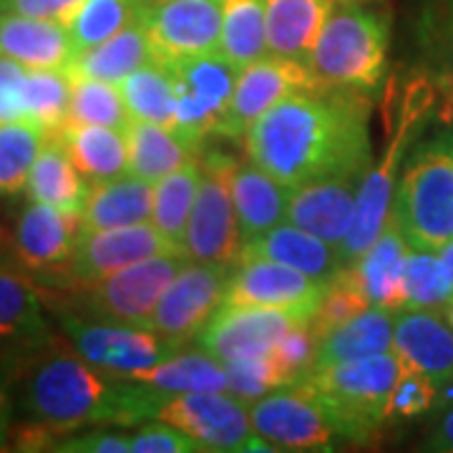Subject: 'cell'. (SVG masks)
Here are the masks:
<instances>
[{"instance_id":"58","label":"cell","mask_w":453,"mask_h":453,"mask_svg":"<svg viewBox=\"0 0 453 453\" xmlns=\"http://www.w3.org/2000/svg\"><path fill=\"white\" fill-rule=\"evenodd\" d=\"M146 3H151V0H146Z\"/></svg>"},{"instance_id":"11","label":"cell","mask_w":453,"mask_h":453,"mask_svg":"<svg viewBox=\"0 0 453 453\" xmlns=\"http://www.w3.org/2000/svg\"><path fill=\"white\" fill-rule=\"evenodd\" d=\"M169 68L177 86L174 131L187 142L202 146L207 136L219 131L229 101L234 96L240 68L232 65L222 50L189 56L169 64Z\"/></svg>"},{"instance_id":"37","label":"cell","mask_w":453,"mask_h":453,"mask_svg":"<svg viewBox=\"0 0 453 453\" xmlns=\"http://www.w3.org/2000/svg\"><path fill=\"white\" fill-rule=\"evenodd\" d=\"M73 76L68 68H28L23 81V121L56 136L68 124Z\"/></svg>"},{"instance_id":"50","label":"cell","mask_w":453,"mask_h":453,"mask_svg":"<svg viewBox=\"0 0 453 453\" xmlns=\"http://www.w3.org/2000/svg\"><path fill=\"white\" fill-rule=\"evenodd\" d=\"M53 451L64 453H131V434H109V431H88L79 436H61Z\"/></svg>"},{"instance_id":"19","label":"cell","mask_w":453,"mask_h":453,"mask_svg":"<svg viewBox=\"0 0 453 453\" xmlns=\"http://www.w3.org/2000/svg\"><path fill=\"white\" fill-rule=\"evenodd\" d=\"M310 318L275 308H252V305H222L199 330L195 345L210 353L219 363L240 357L267 356L285 338L292 325Z\"/></svg>"},{"instance_id":"56","label":"cell","mask_w":453,"mask_h":453,"mask_svg":"<svg viewBox=\"0 0 453 453\" xmlns=\"http://www.w3.org/2000/svg\"><path fill=\"white\" fill-rule=\"evenodd\" d=\"M446 318H449V320H451V325H453V303L449 305V310H446Z\"/></svg>"},{"instance_id":"52","label":"cell","mask_w":453,"mask_h":453,"mask_svg":"<svg viewBox=\"0 0 453 453\" xmlns=\"http://www.w3.org/2000/svg\"><path fill=\"white\" fill-rule=\"evenodd\" d=\"M428 451L453 453V405L446 408V413L441 416V421L436 423V428L431 431V436L426 441Z\"/></svg>"},{"instance_id":"38","label":"cell","mask_w":453,"mask_h":453,"mask_svg":"<svg viewBox=\"0 0 453 453\" xmlns=\"http://www.w3.org/2000/svg\"><path fill=\"white\" fill-rule=\"evenodd\" d=\"M219 50L240 71L270 53L265 0H222Z\"/></svg>"},{"instance_id":"31","label":"cell","mask_w":453,"mask_h":453,"mask_svg":"<svg viewBox=\"0 0 453 453\" xmlns=\"http://www.w3.org/2000/svg\"><path fill=\"white\" fill-rule=\"evenodd\" d=\"M56 139L65 146L68 157L91 184L129 174L127 131L94 124H65Z\"/></svg>"},{"instance_id":"25","label":"cell","mask_w":453,"mask_h":453,"mask_svg":"<svg viewBox=\"0 0 453 453\" xmlns=\"http://www.w3.org/2000/svg\"><path fill=\"white\" fill-rule=\"evenodd\" d=\"M290 195L292 187L273 177L252 159L237 162L232 172V196L244 244L288 219Z\"/></svg>"},{"instance_id":"26","label":"cell","mask_w":453,"mask_h":453,"mask_svg":"<svg viewBox=\"0 0 453 453\" xmlns=\"http://www.w3.org/2000/svg\"><path fill=\"white\" fill-rule=\"evenodd\" d=\"M242 257L275 259L280 265L305 273L323 285H327L333 277H338L345 270V262L340 257V250L335 244L325 242L290 222L273 226L270 232L259 234L257 240L244 244Z\"/></svg>"},{"instance_id":"7","label":"cell","mask_w":453,"mask_h":453,"mask_svg":"<svg viewBox=\"0 0 453 453\" xmlns=\"http://www.w3.org/2000/svg\"><path fill=\"white\" fill-rule=\"evenodd\" d=\"M199 162L202 179L195 210L187 225L184 255L192 262L234 267L244 252L232 196V172L237 162L222 151H207L204 157H199Z\"/></svg>"},{"instance_id":"41","label":"cell","mask_w":453,"mask_h":453,"mask_svg":"<svg viewBox=\"0 0 453 453\" xmlns=\"http://www.w3.org/2000/svg\"><path fill=\"white\" fill-rule=\"evenodd\" d=\"M423 23L426 49L434 61L441 119L453 124V0H431Z\"/></svg>"},{"instance_id":"32","label":"cell","mask_w":453,"mask_h":453,"mask_svg":"<svg viewBox=\"0 0 453 453\" xmlns=\"http://www.w3.org/2000/svg\"><path fill=\"white\" fill-rule=\"evenodd\" d=\"M395 310L368 308L357 318L340 325L335 330L325 333L318 345L315 368L335 365L345 360L378 356L393 350V335H395Z\"/></svg>"},{"instance_id":"55","label":"cell","mask_w":453,"mask_h":453,"mask_svg":"<svg viewBox=\"0 0 453 453\" xmlns=\"http://www.w3.org/2000/svg\"><path fill=\"white\" fill-rule=\"evenodd\" d=\"M438 255H441V259L446 262V267H449V273H451L453 277V240L449 244H443V247L438 250Z\"/></svg>"},{"instance_id":"48","label":"cell","mask_w":453,"mask_h":453,"mask_svg":"<svg viewBox=\"0 0 453 453\" xmlns=\"http://www.w3.org/2000/svg\"><path fill=\"white\" fill-rule=\"evenodd\" d=\"M204 446L166 421H146L131 434V453H199Z\"/></svg>"},{"instance_id":"8","label":"cell","mask_w":453,"mask_h":453,"mask_svg":"<svg viewBox=\"0 0 453 453\" xmlns=\"http://www.w3.org/2000/svg\"><path fill=\"white\" fill-rule=\"evenodd\" d=\"M189 259L184 255H157L116 270L96 282L76 285L81 288L79 305L83 318L104 323L146 327L166 285Z\"/></svg>"},{"instance_id":"3","label":"cell","mask_w":453,"mask_h":453,"mask_svg":"<svg viewBox=\"0 0 453 453\" xmlns=\"http://www.w3.org/2000/svg\"><path fill=\"white\" fill-rule=\"evenodd\" d=\"M388 65V23L353 0H335L315 43L310 68L325 88L371 96Z\"/></svg>"},{"instance_id":"5","label":"cell","mask_w":453,"mask_h":453,"mask_svg":"<svg viewBox=\"0 0 453 453\" xmlns=\"http://www.w3.org/2000/svg\"><path fill=\"white\" fill-rule=\"evenodd\" d=\"M438 106L436 83L428 79H413L405 86L403 96L398 101V119L390 124V139L383 159L368 169V174L357 192V210L348 237L340 244V257L345 265H353L371 247L393 210V196L401 179V164L411 144L418 139L428 116Z\"/></svg>"},{"instance_id":"24","label":"cell","mask_w":453,"mask_h":453,"mask_svg":"<svg viewBox=\"0 0 453 453\" xmlns=\"http://www.w3.org/2000/svg\"><path fill=\"white\" fill-rule=\"evenodd\" d=\"M411 242L405 240L401 222L390 211L388 222L378 240L348 265L360 292L371 303V308L403 310V265Z\"/></svg>"},{"instance_id":"45","label":"cell","mask_w":453,"mask_h":453,"mask_svg":"<svg viewBox=\"0 0 453 453\" xmlns=\"http://www.w3.org/2000/svg\"><path fill=\"white\" fill-rule=\"evenodd\" d=\"M368 308H371V303L365 300V295L360 292L356 280L350 275V270H348V265H345V270L325 285L320 308L312 315L310 323L315 327V333L323 338L325 333L335 330V327L345 325L348 320H353V318H357L360 312H365Z\"/></svg>"},{"instance_id":"39","label":"cell","mask_w":453,"mask_h":453,"mask_svg":"<svg viewBox=\"0 0 453 453\" xmlns=\"http://www.w3.org/2000/svg\"><path fill=\"white\" fill-rule=\"evenodd\" d=\"M453 303V277L434 250L411 247L403 265V310L446 312Z\"/></svg>"},{"instance_id":"44","label":"cell","mask_w":453,"mask_h":453,"mask_svg":"<svg viewBox=\"0 0 453 453\" xmlns=\"http://www.w3.org/2000/svg\"><path fill=\"white\" fill-rule=\"evenodd\" d=\"M225 368L226 378H229L226 393L237 395L247 405L275 393V390L290 388L297 383V378L277 360L275 353L229 360L225 363Z\"/></svg>"},{"instance_id":"1","label":"cell","mask_w":453,"mask_h":453,"mask_svg":"<svg viewBox=\"0 0 453 453\" xmlns=\"http://www.w3.org/2000/svg\"><path fill=\"white\" fill-rule=\"evenodd\" d=\"M368 96L310 88L282 98L244 134L247 157L288 187L365 177L372 166Z\"/></svg>"},{"instance_id":"21","label":"cell","mask_w":453,"mask_h":453,"mask_svg":"<svg viewBox=\"0 0 453 453\" xmlns=\"http://www.w3.org/2000/svg\"><path fill=\"white\" fill-rule=\"evenodd\" d=\"M365 177H340L292 187L288 219L340 250L357 210V192Z\"/></svg>"},{"instance_id":"23","label":"cell","mask_w":453,"mask_h":453,"mask_svg":"<svg viewBox=\"0 0 453 453\" xmlns=\"http://www.w3.org/2000/svg\"><path fill=\"white\" fill-rule=\"evenodd\" d=\"M0 56L26 68H68L76 46L61 20L0 11Z\"/></svg>"},{"instance_id":"40","label":"cell","mask_w":453,"mask_h":453,"mask_svg":"<svg viewBox=\"0 0 453 453\" xmlns=\"http://www.w3.org/2000/svg\"><path fill=\"white\" fill-rule=\"evenodd\" d=\"M49 134L31 121L0 124V196L20 195Z\"/></svg>"},{"instance_id":"16","label":"cell","mask_w":453,"mask_h":453,"mask_svg":"<svg viewBox=\"0 0 453 453\" xmlns=\"http://www.w3.org/2000/svg\"><path fill=\"white\" fill-rule=\"evenodd\" d=\"M320 81L315 79L310 64L292 61L285 56H262L255 64L244 65L237 76L234 96L229 101L225 119L219 124L217 136L226 139H244L250 127L265 111H270L282 98L297 91L318 88Z\"/></svg>"},{"instance_id":"22","label":"cell","mask_w":453,"mask_h":453,"mask_svg":"<svg viewBox=\"0 0 453 453\" xmlns=\"http://www.w3.org/2000/svg\"><path fill=\"white\" fill-rule=\"evenodd\" d=\"M393 350L403 365L428 375L438 388L453 380V325L446 312L401 310Z\"/></svg>"},{"instance_id":"2","label":"cell","mask_w":453,"mask_h":453,"mask_svg":"<svg viewBox=\"0 0 453 453\" xmlns=\"http://www.w3.org/2000/svg\"><path fill=\"white\" fill-rule=\"evenodd\" d=\"M13 386L20 411L61 438L91 426H139L154 421L162 393L98 371L73 348L50 345L20 371Z\"/></svg>"},{"instance_id":"4","label":"cell","mask_w":453,"mask_h":453,"mask_svg":"<svg viewBox=\"0 0 453 453\" xmlns=\"http://www.w3.org/2000/svg\"><path fill=\"white\" fill-rule=\"evenodd\" d=\"M401 375L395 350L310 371L303 383L323 405L335 434L365 443L388 423V401Z\"/></svg>"},{"instance_id":"51","label":"cell","mask_w":453,"mask_h":453,"mask_svg":"<svg viewBox=\"0 0 453 453\" xmlns=\"http://www.w3.org/2000/svg\"><path fill=\"white\" fill-rule=\"evenodd\" d=\"M83 0H0V11H13L26 16L53 18L68 23Z\"/></svg>"},{"instance_id":"54","label":"cell","mask_w":453,"mask_h":453,"mask_svg":"<svg viewBox=\"0 0 453 453\" xmlns=\"http://www.w3.org/2000/svg\"><path fill=\"white\" fill-rule=\"evenodd\" d=\"M16 257V252H13V247L11 242H5V232L0 229V267H16L11 259Z\"/></svg>"},{"instance_id":"13","label":"cell","mask_w":453,"mask_h":453,"mask_svg":"<svg viewBox=\"0 0 453 453\" xmlns=\"http://www.w3.org/2000/svg\"><path fill=\"white\" fill-rule=\"evenodd\" d=\"M142 20L159 64L219 50L222 0H144Z\"/></svg>"},{"instance_id":"29","label":"cell","mask_w":453,"mask_h":453,"mask_svg":"<svg viewBox=\"0 0 453 453\" xmlns=\"http://www.w3.org/2000/svg\"><path fill=\"white\" fill-rule=\"evenodd\" d=\"M154 184L136 174L94 181L81 211V229H111L151 222Z\"/></svg>"},{"instance_id":"18","label":"cell","mask_w":453,"mask_h":453,"mask_svg":"<svg viewBox=\"0 0 453 453\" xmlns=\"http://www.w3.org/2000/svg\"><path fill=\"white\" fill-rule=\"evenodd\" d=\"M81 234V214L33 202L20 211L13 252L20 267L50 288H65V270Z\"/></svg>"},{"instance_id":"47","label":"cell","mask_w":453,"mask_h":453,"mask_svg":"<svg viewBox=\"0 0 453 453\" xmlns=\"http://www.w3.org/2000/svg\"><path fill=\"white\" fill-rule=\"evenodd\" d=\"M318 345H320V335L315 333L312 323L310 320H300V323H295L285 333V338L277 342V348L273 353L300 383L312 371V365H315Z\"/></svg>"},{"instance_id":"36","label":"cell","mask_w":453,"mask_h":453,"mask_svg":"<svg viewBox=\"0 0 453 453\" xmlns=\"http://www.w3.org/2000/svg\"><path fill=\"white\" fill-rule=\"evenodd\" d=\"M119 88H121V96H124L131 119L174 129L177 86H174V73L169 65L159 64V61L142 65L119 83Z\"/></svg>"},{"instance_id":"33","label":"cell","mask_w":453,"mask_h":453,"mask_svg":"<svg viewBox=\"0 0 453 453\" xmlns=\"http://www.w3.org/2000/svg\"><path fill=\"white\" fill-rule=\"evenodd\" d=\"M129 142V174L157 184L166 174L195 162L199 146L187 142L172 127L151 124V121H131L127 129Z\"/></svg>"},{"instance_id":"53","label":"cell","mask_w":453,"mask_h":453,"mask_svg":"<svg viewBox=\"0 0 453 453\" xmlns=\"http://www.w3.org/2000/svg\"><path fill=\"white\" fill-rule=\"evenodd\" d=\"M13 401H11V390H8V383L0 378V446L8 441V434H11V426H13Z\"/></svg>"},{"instance_id":"34","label":"cell","mask_w":453,"mask_h":453,"mask_svg":"<svg viewBox=\"0 0 453 453\" xmlns=\"http://www.w3.org/2000/svg\"><path fill=\"white\" fill-rule=\"evenodd\" d=\"M202 179V162L184 164L181 169L166 174L154 184V207H151V225L162 232V237L184 255V237L187 225L195 210L196 192Z\"/></svg>"},{"instance_id":"12","label":"cell","mask_w":453,"mask_h":453,"mask_svg":"<svg viewBox=\"0 0 453 453\" xmlns=\"http://www.w3.org/2000/svg\"><path fill=\"white\" fill-rule=\"evenodd\" d=\"M229 273L232 267L189 259L162 292L151 312L149 330L184 348L189 340L199 335L211 315L225 305Z\"/></svg>"},{"instance_id":"9","label":"cell","mask_w":453,"mask_h":453,"mask_svg":"<svg viewBox=\"0 0 453 453\" xmlns=\"http://www.w3.org/2000/svg\"><path fill=\"white\" fill-rule=\"evenodd\" d=\"M154 421H166L199 441L204 451H275L255 434L250 405L226 390L162 393Z\"/></svg>"},{"instance_id":"27","label":"cell","mask_w":453,"mask_h":453,"mask_svg":"<svg viewBox=\"0 0 453 453\" xmlns=\"http://www.w3.org/2000/svg\"><path fill=\"white\" fill-rule=\"evenodd\" d=\"M333 5L335 0H265L270 53L310 64Z\"/></svg>"},{"instance_id":"6","label":"cell","mask_w":453,"mask_h":453,"mask_svg":"<svg viewBox=\"0 0 453 453\" xmlns=\"http://www.w3.org/2000/svg\"><path fill=\"white\" fill-rule=\"evenodd\" d=\"M393 214L411 247L438 252L453 240V131L423 142L408 157Z\"/></svg>"},{"instance_id":"46","label":"cell","mask_w":453,"mask_h":453,"mask_svg":"<svg viewBox=\"0 0 453 453\" xmlns=\"http://www.w3.org/2000/svg\"><path fill=\"white\" fill-rule=\"evenodd\" d=\"M438 386L423 372L413 371L401 363V375L395 380V388L390 393L388 401V423L390 421H411L426 416L428 411L436 408Z\"/></svg>"},{"instance_id":"42","label":"cell","mask_w":453,"mask_h":453,"mask_svg":"<svg viewBox=\"0 0 453 453\" xmlns=\"http://www.w3.org/2000/svg\"><path fill=\"white\" fill-rule=\"evenodd\" d=\"M144 0H83L76 13L65 23L73 38L76 53L94 49L129 26L142 13Z\"/></svg>"},{"instance_id":"10","label":"cell","mask_w":453,"mask_h":453,"mask_svg":"<svg viewBox=\"0 0 453 453\" xmlns=\"http://www.w3.org/2000/svg\"><path fill=\"white\" fill-rule=\"evenodd\" d=\"M58 323L68 345L83 360L116 378H131L134 372L149 371L181 350V345L146 327L104 323L76 312H61Z\"/></svg>"},{"instance_id":"35","label":"cell","mask_w":453,"mask_h":453,"mask_svg":"<svg viewBox=\"0 0 453 453\" xmlns=\"http://www.w3.org/2000/svg\"><path fill=\"white\" fill-rule=\"evenodd\" d=\"M127 380L142 383L146 388H154L159 393L226 390V386H229L225 363H219L217 357H211L210 353H204L199 348L192 353L179 350L177 356L166 357L149 371L134 372Z\"/></svg>"},{"instance_id":"17","label":"cell","mask_w":453,"mask_h":453,"mask_svg":"<svg viewBox=\"0 0 453 453\" xmlns=\"http://www.w3.org/2000/svg\"><path fill=\"white\" fill-rule=\"evenodd\" d=\"M325 285L267 257H242L229 273L225 305L275 308L310 318L320 308Z\"/></svg>"},{"instance_id":"30","label":"cell","mask_w":453,"mask_h":453,"mask_svg":"<svg viewBox=\"0 0 453 453\" xmlns=\"http://www.w3.org/2000/svg\"><path fill=\"white\" fill-rule=\"evenodd\" d=\"M26 192L33 202L50 204L68 214H81L91 192V181L79 172L65 146L56 136H49L33 164Z\"/></svg>"},{"instance_id":"15","label":"cell","mask_w":453,"mask_h":453,"mask_svg":"<svg viewBox=\"0 0 453 453\" xmlns=\"http://www.w3.org/2000/svg\"><path fill=\"white\" fill-rule=\"evenodd\" d=\"M53 342L35 285L18 267H0V378L13 386Z\"/></svg>"},{"instance_id":"43","label":"cell","mask_w":453,"mask_h":453,"mask_svg":"<svg viewBox=\"0 0 453 453\" xmlns=\"http://www.w3.org/2000/svg\"><path fill=\"white\" fill-rule=\"evenodd\" d=\"M131 121L134 119L124 104L119 83L98 81V79H73L68 124H94V127H111V129L127 131Z\"/></svg>"},{"instance_id":"49","label":"cell","mask_w":453,"mask_h":453,"mask_svg":"<svg viewBox=\"0 0 453 453\" xmlns=\"http://www.w3.org/2000/svg\"><path fill=\"white\" fill-rule=\"evenodd\" d=\"M26 65L0 56V124L23 121V81Z\"/></svg>"},{"instance_id":"28","label":"cell","mask_w":453,"mask_h":453,"mask_svg":"<svg viewBox=\"0 0 453 453\" xmlns=\"http://www.w3.org/2000/svg\"><path fill=\"white\" fill-rule=\"evenodd\" d=\"M151 61H154V53H151L144 20L139 13L129 26L113 33L111 38H106L104 43H98L94 49L79 50L68 64V73L73 79H98V81L121 83L136 68L151 64Z\"/></svg>"},{"instance_id":"14","label":"cell","mask_w":453,"mask_h":453,"mask_svg":"<svg viewBox=\"0 0 453 453\" xmlns=\"http://www.w3.org/2000/svg\"><path fill=\"white\" fill-rule=\"evenodd\" d=\"M250 421L275 451H333L338 436L303 380L250 403Z\"/></svg>"},{"instance_id":"20","label":"cell","mask_w":453,"mask_h":453,"mask_svg":"<svg viewBox=\"0 0 453 453\" xmlns=\"http://www.w3.org/2000/svg\"><path fill=\"white\" fill-rule=\"evenodd\" d=\"M157 255H181V252L166 242L162 232L151 222L111 226V229H81L73 257L65 270V288L96 282L127 265Z\"/></svg>"},{"instance_id":"57","label":"cell","mask_w":453,"mask_h":453,"mask_svg":"<svg viewBox=\"0 0 453 453\" xmlns=\"http://www.w3.org/2000/svg\"><path fill=\"white\" fill-rule=\"evenodd\" d=\"M353 3H363V0H353Z\"/></svg>"}]
</instances>
